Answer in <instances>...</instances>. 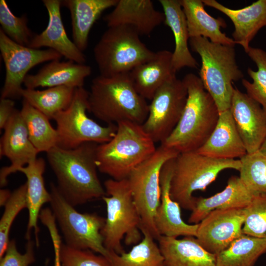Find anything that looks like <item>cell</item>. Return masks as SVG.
Returning a JSON list of instances; mask_svg holds the SVG:
<instances>
[{
    "mask_svg": "<svg viewBox=\"0 0 266 266\" xmlns=\"http://www.w3.org/2000/svg\"><path fill=\"white\" fill-rule=\"evenodd\" d=\"M98 144L87 142L72 149L55 146L46 153L59 190L74 207L106 195L97 171Z\"/></svg>",
    "mask_w": 266,
    "mask_h": 266,
    "instance_id": "cell-1",
    "label": "cell"
},
{
    "mask_svg": "<svg viewBox=\"0 0 266 266\" xmlns=\"http://www.w3.org/2000/svg\"><path fill=\"white\" fill-rule=\"evenodd\" d=\"M182 80L188 92L184 109L173 132L161 144L179 153L196 151L201 147L216 126L220 113L199 76L189 73Z\"/></svg>",
    "mask_w": 266,
    "mask_h": 266,
    "instance_id": "cell-2",
    "label": "cell"
},
{
    "mask_svg": "<svg viewBox=\"0 0 266 266\" xmlns=\"http://www.w3.org/2000/svg\"><path fill=\"white\" fill-rule=\"evenodd\" d=\"M88 102V111L108 125L124 121L142 125L149 112L146 100L137 92L129 73L96 76Z\"/></svg>",
    "mask_w": 266,
    "mask_h": 266,
    "instance_id": "cell-3",
    "label": "cell"
},
{
    "mask_svg": "<svg viewBox=\"0 0 266 266\" xmlns=\"http://www.w3.org/2000/svg\"><path fill=\"white\" fill-rule=\"evenodd\" d=\"M115 134L109 141L98 144L96 165L112 179L128 178L132 171L156 151L155 142L142 125L124 121L118 123Z\"/></svg>",
    "mask_w": 266,
    "mask_h": 266,
    "instance_id": "cell-4",
    "label": "cell"
},
{
    "mask_svg": "<svg viewBox=\"0 0 266 266\" xmlns=\"http://www.w3.org/2000/svg\"><path fill=\"white\" fill-rule=\"evenodd\" d=\"M189 43L200 57L199 77L219 113L230 109L233 82L244 78L236 62L234 46L215 43L202 36L190 37Z\"/></svg>",
    "mask_w": 266,
    "mask_h": 266,
    "instance_id": "cell-5",
    "label": "cell"
},
{
    "mask_svg": "<svg viewBox=\"0 0 266 266\" xmlns=\"http://www.w3.org/2000/svg\"><path fill=\"white\" fill-rule=\"evenodd\" d=\"M106 195L102 198L106 206V217L101 231L107 251L121 254L125 251L121 241L127 245L136 244L141 239L140 218L133 200L128 179L104 181Z\"/></svg>",
    "mask_w": 266,
    "mask_h": 266,
    "instance_id": "cell-6",
    "label": "cell"
},
{
    "mask_svg": "<svg viewBox=\"0 0 266 266\" xmlns=\"http://www.w3.org/2000/svg\"><path fill=\"white\" fill-rule=\"evenodd\" d=\"M240 160L218 159L196 151L179 153L174 159L170 195L181 208L192 211L196 191H204L219 174L227 169L239 170Z\"/></svg>",
    "mask_w": 266,
    "mask_h": 266,
    "instance_id": "cell-7",
    "label": "cell"
},
{
    "mask_svg": "<svg viewBox=\"0 0 266 266\" xmlns=\"http://www.w3.org/2000/svg\"><path fill=\"white\" fill-rule=\"evenodd\" d=\"M139 36L130 26L108 27L93 50L100 75L110 76L129 73L151 59L155 52L148 49Z\"/></svg>",
    "mask_w": 266,
    "mask_h": 266,
    "instance_id": "cell-8",
    "label": "cell"
},
{
    "mask_svg": "<svg viewBox=\"0 0 266 266\" xmlns=\"http://www.w3.org/2000/svg\"><path fill=\"white\" fill-rule=\"evenodd\" d=\"M179 154L177 151L161 144L127 178L140 216V230L148 232L157 241L161 235L156 229L155 218L160 202L161 171L167 161Z\"/></svg>",
    "mask_w": 266,
    "mask_h": 266,
    "instance_id": "cell-9",
    "label": "cell"
},
{
    "mask_svg": "<svg viewBox=\"0 0 266 266\" xmlns=\"http://www.w3.org/2000/svg\"><path fill=\"white\" fill-rule=\"evenodd\" d=\"M51 209L62 231L65 244L77 249L90 250L106 258L101 231L105 218L96 213L77 211L63 196L54 183L50 184Z\"/></svg>",
    "mask_w": 266,
    "mask_h": 266,
    "instance_id": "cell-10",
    "label": "cell"
},
{
    "mask_svg": "<svg viewBox=\"0 0 266 266\" xmlns=\"http://www.w3.org/2000/svg\"><path fill=\"white\" fill-rule=\"evenodd\" d=\"M88 95L83 87L76 88L69 106L53 117L57 126V146L72 149L87 142L102 144L115 134L116 124L102 126L87 115Z\"/></svg>",
    "mask_w": 266,
    "mask_h": 266,
    "instance_id": "cell-11",
    "label": "cell"
},
{
    "mask_svg": "<svg viewBox=\"0 0 266 266\" xmlns=\"http://www.w3.org/2000/svg\"><path fill=\"white\" fill-rule=\"evenodd\" d=\"M187 96L185 83L176 76L155 92L149 104L147 117L142 125L155 143L161 144L173 132L182 116Z\"/></svg>",
    "mask_w": 266,
    "mask_h": 266,
    "instance_id": "cell-12",
    "label": "cell"
},
{
    "mask_svg": "<svg viewBox=\"0 0 266 266\" xmlns=\"http://www.w3.org/2000/svg\"><path fill=\"white\" fill-rule=\"evenodd\" d=\"M0 51L5 68L0 98L21 97L22 85L31 68L41 63L60 60L62 57L51 49H34L20 45L7 37L1 29Z\"/></svg>",
    "mask_w": 266,
    "mask_h": 266,
    "instance_id": "cell-13",
    "label": "cell"
},
{
    "mask_svg": "<svg viewBox=\"0 0 266 266\" xmlns=\"http://www.w3.org/2000/svg\"><path fill=\"white\" fill-rule=\"evenodd\" d=\"M245 207L215 210L199 223L196 236L209 252L218 254L242 234Z\"/></svg>",
    "mask_w": 266,
    "mask_h": 266,
    "instance_id": "cell-14",
    "label": "cell"
},
{
    "mask_svg": "<svg viewBox=\"0 0 266 266\" xmlns=\"http://www.w3.org/2000/svg\"><path fill=\"white\" fill-rule=\"evenodd\" d=\"M230 110L247 153L259 151L266 137V113L261 105L234 86Z\"/></svg>",
    "mask_w": 266,
    "mask_h": 266,
    "instance_id": "cell-15",
    "label": "cell"
},
{
    "mask_svg": "<svg viewBox=\"0 0 266 266\" xmlns=\"http://www.w3.org/2000/svg\"><path fill=\"white\" fill-rule=\"evenodd\" d=\"M0 139V155L11 162L0 170V186L7 184V177L37 158L39 152L31 142L20 111L15 109L4 128Z\"/></svg>",
    "mask_w": 266,
    "mask_h": 266,
    "instance_id": "cell-16",
    "label": "cell"
},
{
    "mask_svg": "<svg viewBox=\"0 0 266 266\" xmlns=\"http://www.w3.org/2000/svg\"><path fill=\"white\" fill-rule=\"evenodd\" d=\"M174 159L167 161L161 171L160 202L155 216V226L161 236L176 238L179 236L196 237L199 224H190L183 221L181 216V207L170 195V184Z\"/></svg>",
    "mask_w": 266,
    "mask_h": 266,
    "instance_id": "cell-17",
    "label": "cell"
},
{
    "mask_svg": "<svg viewBox=\"0 0 266 266\" xmlns=\"http://www.w3.org/2000/svg\"><path fill=\"white\" fill-rule=\"evenodd\" d=\"M42 1L48 12V24L41 33L34 34L28 47L34 49L48 47L68 60L85 64L86 61L85 55L67 35L61 16V0H42Z\"/></svg>",
    "mask_w": 266,
    "mask_h": 266,
    "instance_id": "cell-18",
    "label": "cell"
},
{
    "mask_svg": "<svg viewBox=\"0 0 266 266\" xmlns=\"http://www.w3.org/2000/svg\"><path fill=\"white\" fill-rule=\"evenodd\" d=\"M114 7L103 17L108 27L128 26L140 35H149L165 21L164 12L157 10L150 0H118Z\"/></svg>",
    "mask_w": 266,
    "mask_h": 266,
    "instance_id": "cell-19",
    "label": "cell"
},
{
    "mask_svg": "<svg viewBox=\"0 0 266 266\" xmlns=\"http://www.w3.org/2000/svg\"><path fill=\"white\" fill-rule=\"evenodd\" d=\"M202 1L205 5L220 11L231 20L234 28L232 38L245 53L258 32L266 27V0H258L238 9L229 8L215 0Z\"/></svg>",
    "mask_w": 266,
    "mask_h": 266,
    "instance_id": "cell-20",
    "label": "cell"
},
{
    "mask_svg": "<svg viewBox=\"0 0 266 266\" xmlns=\"http://www.w3.org/2000/svg\"><path fill=\"white\" fill-rule=\"evenodd\" d=\"M90 66L73 61L55 60L43 66L36 73L28 74L24 81L25 88L68 86L83 87L85 80L91 74Z\"/></svg>",
    "mask_w": 266,
    "mask_h": 266,
    "instance_id": "cell-21",
    "label": "cell"
},
{
    "mask_svg": "<svg viewBox=\"0 0 266 266\" xmlns=\"http://www.w3.org/2000/svg\"><path fill=\"white\" fill-rule=\"evenodd\" d=\"M196 152L218 159H240L247 153L230 109L219 113L212 133Z\"/></svg>",
    "mask_w": 266,
    "mask_h": 266,
    "instance_id": "cell-22",
    "label": "cell"
},
{
    "mask_svg": "<svg viewBox=\"0 0 266 266\" xmlns=\"http://www.w3.org/2000/svg\"><path fill=\"white\" fill-rule=\"evenodd\" d=\"M255 195L251 192L239 176H232L222 191L209 198L196 197L195 206L188 219L190 224H199L215 210L245 208Z\"/></svg>",
    "mask_w": 266,
    "mask_h": 266,
    "instance_id": "cell-23",
    "label": "cell"
},
{
    "mask_svg": "<svg viewBox=\"0 0 266 266\" xmlns=\"http://www.w3.org/2000/svg\"><path fill=\"white\" fill-rule=\"evenodd\" d=\"M158 241L164 266H215L216 255L204 248L196 237L161 236Z\"/></svg>",
    "mask_w": 266,
    "mask_h": 266,
    "instance_id": "cell-24",
    "label": "cell"
},
{
    "mask_svg": "<svg viewBox=\"0 0 266 266\" xmlns=\"http://www.w3.org/2000/svg\"><path fill=\"white\" fill-rule=\"evenodd\" d=\"M172 52L167 50L159 51L151 59L129 72L136 90L145 100H151L165 82L176 76L172 66Z\"/></svg>",
    "mask_w": 266,
    "mask_h": 266,
    "instance_id": "cell-25",
    "label": "cell"
},
{
    "mask_svg": "<svg viewBox=\"0 0 266 266\" xmlns=\"http://www.w3.org/2000/svg\"><path fill=\"white\" fill-rule=\"evenodd\" d=\"M45 162L42 158H36L27 166L20 167L18 171L23 173L27 178V209L29 219L25 238L31 239V233L33 230L35 245L39 246V229L37 222L41 208L44 204L50 202L51 194L46 189L43 178Z\"/></svg>",
    "mask_w": 266,
    "mask_h": 266,
    "instance_id": "cell-26",
    "label": "cell"
},
{
    "mask_svg": "<svg viewBox=\"0 0 266 266\" xmlns=\"http://www.w3.org/2000/svg\"><path fill=\"white\" fill-rule=\"evenodd\" d=\"M165 15L164 24L170 28L175 39L172 66L177 72L184 67L197 68L199 64L191 53L186 18L180 0H160Z\"/></svg>",
    "mask_w": 266,
    "mask_h": 266,
    "instance_id": "cell-27",
    "label": "cell"
},
{
    "mask_svg": "<svg viewBox=\"0 0 266 266\" xmlns=\"http://www.w3.org/2000/svg\"><path fill=\"white\" fill-rule=\"evenodd\" d=\"M184 13L189 37L202 36L211 42L234 46L235 42L221 31L227 27L222 17L215 18L208 13L202 0H180Z\"/></svg>",
    "mask_w": 266,
    "mask_h": 266,
    "instance_id": "cell-28",
    "label": "cell"
},
{
    "mask_svg": "<svg viewBox=\"0 0 266 266\" xmlns=\"http://www.w3.org/2000/svg\"><path fill=\"white\" fill-rule=\"evenodd\" d=\"M118 0H64L62 5L69 11L73 42L83 52L87 47L90 32L101 13L114 7Z\"/></svg>",
    "mask_w": 266,
    "mask_h": 266,
    "instance_id": "cell-29",
    "label": "cell"
},
{
    "mask_svg": "<svg viewBox=\"0 0 266 266\" xmlns=\"http://www.w3.org/2000/svg\"><path fill=\"white\" fill-rule=\"evenodd\" d=\"M266 253V238L242 234L216 255L215 266H254Z\"/></svg>",
    "mask_w": 266,
    "mask_h": 266,
    "instance_id": "cell-30",
    "label": "cell"
},
{
    "mask_svg": "<svg viewBox=\"0 0 266 266\" xmlns=\"http://www.w3.org/2000/svg\"><path fill=\"white\" fill-rule=\"evenodd\" d=\"M142 239L128 252L117 254L108 251L107 258L111 266H164L159 244L147 232L141 230Z\"/></svg>",
    "mask_w": 266,
    "mask_h": 266,
    "instance_id": "cell-31",
    "label": "cell"
},
{
    "mask_svg": "<svg viewBox=\"0 0 266 266\" xmlns=\"http://www.w3.org/2000/svg\"><path fill=\"white\" fill-rule=\"evenodd\" d=\"M75 89L68 86L50 87L42 90L25 88L21 91V97L51 119L69 106Z\"/></svg>",
    "mask_w": 266,
    "mask_h": 266,
    "instance_id": "cell-32",
    "label": "cell"
},
{
    "mask_svg": "<svg viewBox=\"0 0 266 266\" xmlns=\"http://www.w3.org/2000/svg\"><path fill=\"white\" fill-rule=\"evenodd\" d=\"M29 138L40 153L48 152L57 145L58 134L49 119L23 100L20 110Z\"/></svg>",
    "mask_w": 266,
    "mask_h": 266,
    "instance_id": "cell-33",
    "label": "cell"
},
{
    "mask_svg": "<svg viewBox=\"0 0 266 266\" xmlns=\"http://www.w3.org/2000/svg\"><path fill=\"white\" fill-rule=\"evenodd\" d=\"M239 177L255 196H266V156L259 151L240 159Z\"/></svg>",
    "mask_w": 266,
    "mask_h": 266,
    "instance_id": "cell-34",
    "label": "cell"
},
{
    "mask_svg": "<svg viewBox=\"0 0 266 266\" xmlns=\"http://www.w3.org/2000/svg\"><path fill=\"white\" fill-rule=\"evenodd\" d=\"M246 53L255 63L258 70L255 71L248 67L247 72L253 81L243 78L242 84L246 94L259 103L266 113V51L250 46Z\"/></svg>",
    "mask_w": 266,
    "mask_h": 266,
    "instance_id": "cell-35",
    "label": "cell"
},
{
    "mask_svg": "<svg viewBox=\"0 0 266 266\" xmlns=\"http://www.w3.org/2000/svg\"><path fill=\"white\" fill-rule=\"evenodd\" d=\"M26 182L15 189L4 205L0 220V259L4 254L10 241L9 236L12 223L21 210L27 208Z\"/></svg>",
    "mask_w": 266,
    "mask_h": 266,
    "instance_id": "cell-36",
    "label": "cell"
},
{
    "mask_svg": "<svg viewBox=\"0 0 266 266\" xmlns=\"http://www.w3.org/2000/svg\"><path fill=\"white\" fill-rule=\"evenodd\" d=\"M26 14L20 17L15 16L11 11L5 0H0V29L14 42L28 46L34 34L28 26Z\"/></svg>",
    "mask_w": 266,
    "mask_h": 266,
    "instance_id": "cell-37",
    "label": "cell"
},
{
    "mask_svg": "<svg viewBox=\"0 0 266 266\" xmlns=\"http://www.w3.org/2000/svg\"><path fill=\"white\" fill-rule=\"evenodd\" d=\"M243 234L266 238V196H255L245 207Z\"/></svg>",
    "mask_w": 266,
    "mask_h": 266,
    "instance_id": "cell-38",
    "label": "cell"
},
{
    "mask_svg": "<svg viewBox=\"0 0 266 266\" xmlns=\"http://www.w3.org/2000/svg\"><path fill=\"white\" fill-rule=\"evenodd\" d=\"M62 266H111L105 256L90 250H81L62 243L60 250Z\"/></svg>",
    "mask_w": 266,
    "mask_h": 266,
    "instance_id": "cell-39",
    "label": "cell"
},
{
    "mask_svg": "<svg viewBox=\"0 0 266 266\" xmlns=\"http://www.w3.org/2000/svg\"><path fill=\"white\" fill-rule=\"evenodd\" d=\"M35 245L31 239L27 240L25 252L21 254L17 249L16 241L10 240L4 254L0 259V266H29L35 261Z\"/></svg>",
    "mask_w": 266,
    "mask_h": 266,
    "instance_id": "cell-40",
    "label": "cell"
},
{
    "mask_svg": "<svg viewBox=\"0 0 266 266\" xmlns=\"http://www.w3.org/2000/svg\"><path fill=\"white\" fill-rule=\"evenodd\" d=\"M45 226L49 231L53 245L54 266H62L60 260V250L62 242L57 229L56 222L54 219L48 220L45 223Z\"/></svg>",
    "mask_w": 266,
    "mask_h": 266,
    "instance_id": "cell-41",
    "label": "cell"
},
{
    "mask_svg": "<svg viewBox=\"0 0 266 266\" xmlns=\"http://www.w3.org/2000/svg\"><path fill=\"white\" fill-rule=\"evenodd\" d=\"M15 102L12 99L0 98V129H4L15 110Z\"/></svg>",
    "mask_w": 266,
    "mask_h": 266,
    "instance_id": "cell-42",
    "label": "cell"
},
{
    "mask_svg": "<svg viewBox=\"0 0 266 266\" xmlns=\"http://www.w3.org/2000/svg\"><path fill=\"white\" fill-rule=\"evenodd\" d=\"M12 193L8 190L1 189L0 190V206H4L5 204L9 200Z\"/></svg>",
    "mask_w": 266,
    "mask_h": 266,
    "instance_id": "cell-43",
    "label": "cell"
},
{
    "mask_svg": "<svg viewBox=\"0 0 266 266\" xmlns=\"http://www.w3.org/2000/svg\"><path fill=\"white\" fill-rule=\"evenodd\" d=\"M259 151L262 154L266 156V137L262 144Z\"/></svg>",
    "mask_w": 266,
    "mask_h": 266,
    "instance_id": "cell-44",
    "label": "cell"
},
{
    "mask_svg": "<svg viewBox=\"0 0 266 266\" xmlns=\"http://www.w3.org/2000/svg\"><path fill=\"white\" fill-rule=\"evenodd\" d=\"M49 260L47 259L46 260V262H45V266H48V264H49Z\"/></svg>",
    "mask_w": 266,
    "mask_h": 266,
    "instance_id": "cell-45",
    "label": "cell"
}]
</instances>
